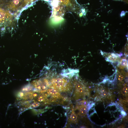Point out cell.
<instances>
[{
  "mask_svg": "<svg viewBox=\"0 0 128 128\" xmlns=\"http://www.w3.org/2000/svg\"><path fill=\"white\" fill-rule=\"evenodd\" d=\"M80 110L81 114L82 115H85L87 113V108L85 106L82 105L80 107Z\"/></svg>",
  "mask_w": 128,
  "mask_h": 128,
  "instance_id": "obj_3",
  "label": "cell"
},
{
  "mask_svg": "<svg viewBox=\"0 0 128 128\" xmlns=\"http://www.w3.org/2000/svg\"><path fill=\"white\" fill-rule=\"evenodd\" d=\"M122 114L123 115H125L126 114L125 113L124 111H122L121 112Z\"/></svg>",
  "mask_w": 128,
  "mask_h": 128,
  "instance_id": "obj_14",
  "label": "cell"
},
{
  "mask_svg": "<svg viewBox=\"0 0 128 128\" xmlns=\"http://www.w3.org/2000/svg\"><path fill=\"white\" fill-rule=\"evenodd\" d=\"M39 103H34L31 106V107L32 108L36 107H38L39 105Z\"/></svg>",
  "mask_w": 128,
  "mask_h": 128,
  "instance_id": "obj_8",
  "label": "cell"
},
{
  "mask_svg": "<svg viewBox=\"0 0 128 128\" xmlns=\"http://www.w3.org/2000/svg\"><path fill=\"white\" fill-rule=\"evenodd\" d=\"M60 9V7L58 5L56 7H55L54 9L55 11H58Z\"/></svg>",
  "mask_w": 128,
  "mask_h": 128,
  "instance_id": "obj_10",
  "label": "cell"
},
{
  "mask_svg": "<svg viewBox=\"0 0 128 128\" xmlns=\"http://www.w3.org/2000/svg\"><path fill=\"white\" fill-rule=\"evenodd\" d=\"M44 100V98L42 96L39 97L38 99V100L39 101L42 102Z\"/></svg>",
  "mask_w": 128,
  "mask_h": 128,
  "instance_id": "obj_9",
  "label": "cell"
},
{
  "mask_svg": "<svg viewBox=\"0 0 128 128\" xmlns=\"http://www.w3.org/2000/svg\"><path fill=\"white\" fill-rule=\"evenodd\" d=\"M65 1V0H60V1L61 2H64Z\"/></svg>",
  "mask_w": 128,
  "mask_h": 128,
  "instance_id": "obj_17",
  "label": "cell"
},
{
  "mask_svg": "<svg viewBox=\"0 0 128 128\" xmlns=\"http://www.w3.org/2000/svg\"><path fill=\"white\" fill-rule=\"evenodd\" d=\"M123 79V75H120L119 76L118 79L119 81H122Z\"/></svg>",
  "mask_w": 128,
  "mask_h": 128,
  "instance_id": "obj_11",
  "label": "cell"
},
{
  "mask_svg": "<svg viewBox=\"0 0 128 128\" xmlns=\"http://www.w3.org/2000/svg\"><path fill=\"white\" fill-rule=\"evenodd\" d=\"M117 58V55L114 53H112L108 57V59L110 61H114Z\"/></svg>",
  "mask_w": 128,
  "mask_h": 128,
  "instance_id": "obj_2",
  "label": "cell"
},
{
  "mask_svg": "<svg viewBox=\"0 0 128 128\" xmlns=\"http://www.w3.org/2000/svg\"><path fill=\"white\" fill-rule=\"evenodd\" d=\"M23 93L22 92L20 93V96H23Z\"/></svg>",
  "mask_w": 128,
  "mask_h": 128,
  "instance_id": "obj_16",
  "label": "cell"
},
{
  "mask_svg": "<svg viewBox=\"0 0 128 128\" xmlns=\"http://www.w3.org/2000/svg\"><path fill=\"white\" fill-rule=\"evenodd\" d=\"M58 1L57 0H54L53 1L52 4L55 7L58 6Z\"/></svg>",
  "mask_w": 128,
  "mask_h": 128,
  "instance_id": "obj_7",
  "label": "cell"
},
{
  "mask_svg": "<svg viewBox=\"0 0 128 128\" xmlns=\"http://www.w3.org/2000/svg\"><path fill=\"white\" fill-rule=\"evenodd\" d=\"M77 118L76 115L74 113H72L70 117L71 119L73 121H75L77 119Z\"/></svg>",
  "mask_w": 128,
  "mask_h": 128,
  "instance_id": "obj_5",
  "label": "cell"
},
{
  "mask_svg": "<svg viewBox=\"0 0 128 128\" xmlns=\"http://www.w3.org/2000/svg\"><path fill=\"white\" fill-rule=\"evenodd\" d=\"M37 95L36 93H35L34 94L33 96L34 97H36L37 96Z\"/></svg>",
  "mask_w": 128,
  "mask_h": 128,
  "instance_id": "obj_15",
  "label": "cell"
},
{
  "mask_svg": "<svg viewBox=\"0 0 128 128\" xmlns=\"http://www.w3.org/2000/svg\"><path fill=\"white\" fill-rule=\"evenodd\" d=\"M64 84V82L63 80L59 78L56 79L55 81V85L57 87H62Z\"/></svg>",
  "mask_w": 128,
  "mask_h": 128,
  "instance_id": "obj_1",
  "label": "cell"
},
{
  "mask_svg": "<svg viewBox=\"0 0 128 128\" xmlns=\"http://www.w3.org/2000/svg\"><path fill=\"white\" fill-rule=\"evenodd\" d=\"M123 91L125 93H127L128 92V87H124L123 89Z\"/></svg>",
  "mask_w": 128,
  "mask_h": 128,
  "instance_id": "obj_12",
  "label": "cell"
},
{
  "mask_svg": "<svg viewBox=\"0 0 128 128\" xmlns=\"http://www.w3.org/2000/svg\"><path fill=\"white\" fill-rule=\"evenodd\" d=\"M76 87L77 89H78L81 87V85L79 84H77L76 86Z\"/></svg>",
  "mask_w": 128,
  "mask_h": 128,
  "instance_id": "obj_13",
  "label": "cell"
},
{
  "mask_svg": "<svg viewBox=\"0 0 128 128\" xmlns=\"http://www.w3.org/2000/svg\"><path fill=\"white\" fill-rule=\"evenodd\" d=\"M127 60L125 59H122L121 62V64L122 66H125L127 64Z\"/></svg>",
  "mask_w": 128,
  "mask_h": 128,
  "instance_id": "obj_6",
  "label": "cell"
},
{
  "mask_svg": "<svg viewBox=\"0 0 128 128\" xmlns=\"http://www.w3.org/2000/svg\"><path fill=\"white\" fill-rule=\"evenodd\" d=\"M47 92L49 94L53 96L58 95V92L55 90L53 89L48 90Z\"/></svg>",
  "mask_w": 128,
  "mask_h": 128,
  "instance_id": "obj_4",
  "label": "cell"
}]
</instances>
